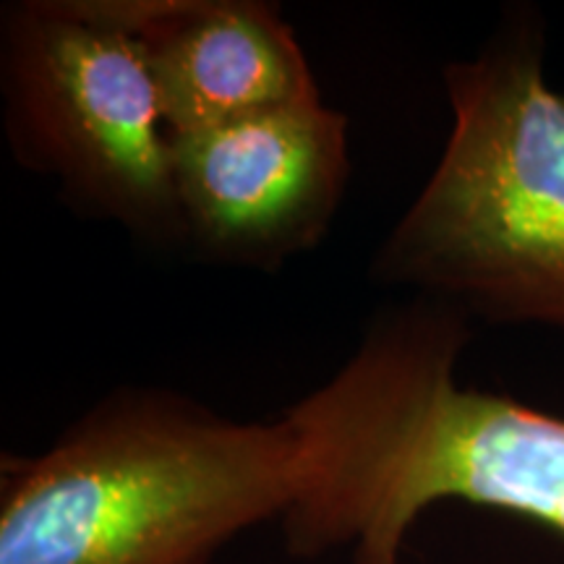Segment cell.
Listing matches in <instances>:
<instances>
[{
	"label": "cell",
	"instance_id": "2",
	"mask_svg": "<svg viewBox=\"0 0 564 564\" xmlns=\"http://www.w3.org/2000/svg\"><path fill=\"white\" fill-rule=\"evenodd\" d=\"M285 419L118 387L37 455L0 457V564H209L301 491Z\"/></svg>",
	"mask_w": 564,
	"mask_h": 564
},
{
	"label": "cell",
	"instance_id": "1",
	"mask_svg": "<svg viewBox=\"0 0 564 564\" xmlns=\"http://www.w3.org/2000/svg\"><path fill=\"white\" fill-rule=\"evenodd\" d=\"M470 319L429 299L379 308L348 361L288 408L303 484L285 549L400 564L408 533L444 499L491 507L564 539V415L463 384Z\"/></svg>",
	"mask_w": 564,
	"mask_h": 564
},
{
	"label": "cell",
	"instance_id": "6",
	"mask_svg": "<svg viewBox=\"0 0 564 564\" xmlns=\"http://www.w3.org/2000/svg\"><path fill=\"white\" fill-rule=\"evenodd\" d=\"M137 42L171 137L319 102L293 26L264 0H105Z\"/></svg>",
	"mask_w": 564,
	"mask_h": 564
},
{
	"label": "cell",
	"instance_id": "3",
	"mask_svg": "<svg viewBox=\"0 0 564 564\" xmlns=\"http://www.w3.org/2000/svg\"><path fill=\"white\" fill-rule=\"evenodd\" d=\"M544 55L539 13L518 9L474 58L444 68L453 129L371 280L564 343V95Z\"/></svg>",
	"mask_w": 564,
	"mask_h": 564
},
{
	"label": "cell",
	"instance_id": "4",
	"mask_svg": "<svg viewBox=\"0 0 564 564\" xmlns=\"http://www.w3.org/2000/svg\"><path fill=\"white\" fill-rule=\"evenodd\" d=\"M0 102L13 160L91 220L183 246L171 133L137 42L105 0H19L0 13Z\"/></svg>",
	"mask_w": 564,
	"mask_h": 564
},
{
	"label": "cell",
	"instance_id": "5",
	"mask_svg": "<svg viewBox=\"0 0 564 564\" xmlns=\"http://www.w3.org/2000/svg\"><path fill=\"white\" fill-rule=\"evenodd\" d=\"M183 246L241 270L274 272L319 246L350 181L348 116L291 105L171 137Z\"/></svg>",
	"mask_w": 564,
	"mask_h": 564
}]
</instances>
